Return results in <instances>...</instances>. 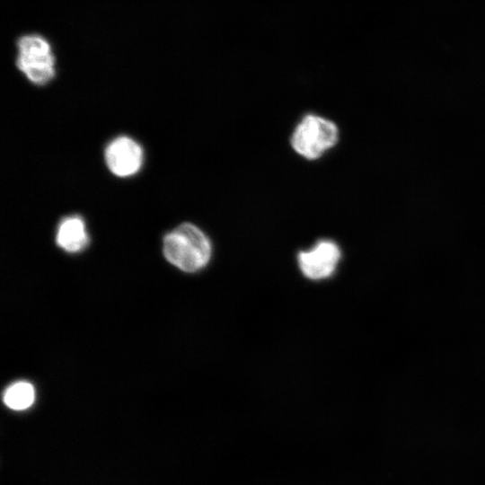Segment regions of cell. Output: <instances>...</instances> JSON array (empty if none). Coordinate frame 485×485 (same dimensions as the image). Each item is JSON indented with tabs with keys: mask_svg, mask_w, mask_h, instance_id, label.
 <instances>
[{
	"mask_svg": "<svg viewBox=\"0 0 485 485\" xmlns=\"http://www.w3.org/2000/svg\"><path fill=\"white\" fill-rule=\"evenodd\" d=\"M4 404L15 410H22L31 407L35 400V391L28 382H17L10 385L4 393Z\"/></svg>",
	"mask_w": 485,
	"mask_h": 485,
	"instance_id": "cell-7",
	"label": "cell"
},
{
	"mask_svg": "<svg viewBox=\"0 0 485 485\" xmlns=\"http://www.w3.org/2000/svg\"><path fill=\"white\" fill-rule=\"evenodd\" d=\"M341 259L339 245L329 239L318 241L312 248L297 255L298 266L304 277L312 280L330 278Z\"/></svg>",
	"mask_w": 485,
	"mask_h": 485,
	"instance_id": "cell-4",
	"label": "cell"
},
{
	"mask_svg": "<svg viewBox=\"0 0 485 485\" xmlns=\"http://www.w3.org/2000/svg\"><path fill=\"white\" fill-rule=\"evenodd\" d=\"M339 139L337 125L323 117L308 114L296 125L291 137L294 150L301 156L318 159Z\"/></svg>",
	"mask_w": 485,
	"mask_h": 485,
	"instance_id": "cell-3",
	"label": "cell"
},
{
	"mask_svg": "<svg viewBox=\"0 0 485 485\" xmlns=\"http://www.w3.org/2000/svg\"><path fill=\"white\" fill-rule=\"evenodd\" d=\"M104 159L110 172L126 178L136 174L142 167L144 152L133 138L119 136L112 139L105 148Z\"/></svg>",
	"mask_w": 485,
	"mask_h": 485,
	"instance_id": "cell-5",
	"label": "cell"
},
{
	"mask_svg": "<svg viewBox=\"0 0 485 485\" xmlns=\"http://www.w3.org/2000/svg\"><path fill=\"white\" fill-rule=\"evenodd\" d=\"M89 242V236L84 219L73 215L64 217L58 224L56 242L67 252L83 251Z\"/></svg>",
	"mask_w": 485,
	"mask_h": 485,
	"instance_id": "cell-6",
	"label": "cell"
},
{
	"mask_svg": "<svg viewBox=\"0 0 485 485\" xmlns=\"http://www.w3.org/2000/svg\"><path fill=\"white\" fill-rule=\"evenodd\" d=\"M15 64L18 70L35 85H45L56 75V56L51 43L43 35L27 33L16 40Z\"/></svg>",
	"mask_w": 485,
	"mask_h": 485,
	"instance_id": "cell-2",
	"label": "cell"
},
{
	"mask_svg": "<svg viewBox=\"0 0 485 485\" xmlns=\"http://www.w3.org/2000/svg\"><path fill=\"white\" fill-rule=\"evenodd\" d=\"M163 253L171 264L184 272L192 273L208 263L212 246L200 228L183 223L164 235Z\"/></svg>",
	"mask_w": 485,
	"mask_h": 485,
	"instance_id": "cell-1",
	"label": "cell"
}]
</instances>
